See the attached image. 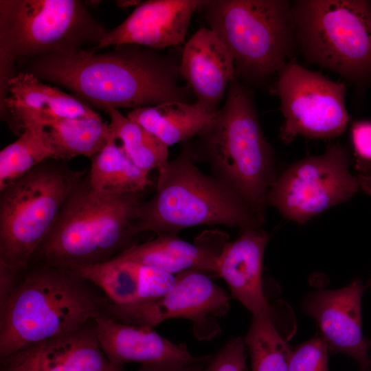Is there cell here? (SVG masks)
<instances>
[{"label":"cell","instance_id":"6da1fadb","mask_svg":"<svg viewBox=\"0 0 371 371\" xmlns=\"http://www.w3.org/2000/svg\"><path fill=\"white\" fill-rule=\"evenodd\" d=\"M21 71L62 86L104 112L189 102L190 89L179 85V63L135 44L115 45L102 53L87 48L47 55L28 61Z\"/></svg>","mask_w":371,"mask_h":371},{"label":"cell","instance_id":"7a4b0ae2","mask_svg":"<svg viewBox=\"0 0 371 371\" xmlns=\"http://www.w3.org/2000/svg\"><path fill=\"white\" fill-rule=\"evenodd\" d=\"M70 269L41 264L0 301V359L95 320L111 301Z\"/></svg>","mask_w":371,"mask_h":371},{"label":"cell","instance_id":"3957f363","mask_svg":"<svg viewBox=\"0 0 371 371\" xmlns=\"http://www.w3.org/2000/svg\"><path fill=\"white\" fill-rule=\"evenodd\" d=\"M195 162L187 141L175 159L157 169L155 193L137 214L136 234H177L199 225H222L240 231L260 227L263 221L246 202L219 179L202 172Z\"/></svg>","mask_w":371,"mask_h":371},{"label":"cell","instance_id":"277c9868","mask_svg":"<svg viewBox=\"0 0 371 371\" xmlns=\"http://www.w3.org/2000/svg\"><path fill=\"white\" fill-rule=\"evenodd\" d=\"M224 105L192 146L194 161L234 190L264 221L267 193L277 179L272 148L265 137L251 92L236 78Z\"/></svg>","mask_w":371,"mask_h":371},{"label":"cell","instance_id":"5b68a950","mask_svg":"<svg viewBox=\"0 0 371 371\" xmlns=\"http://www.w3.org/2000/svg\"><path fill=\"white\" fill-rule=\"evenodd\" d=\"M143 192L103 194L87 177L75 186L32 259L71 269L108 261L135 245V224Z\"/></svg>","mask_w":371,"mask_h":371},{"label":"cell","instance_id":"8992f818","mask_svg":"<svg viewBox=\"0 0 371 371\" xmlns=\"http://www.w3.org/2000/svg\"><path fill=\"white\" fill-rule=\"evenodd\" d=\"M107 30L79 0H0V105L30 60L95 47Z\"/></svg>","mask_w":371,"mask_h":371},{"label":"cell","instance_id":"52a82bcc","mask_svg":"<svg viewBox=\"0 0 371 371\" xmlns=\"http://www.w3.org/2000/svg\"><path fill=\"white\" fill-rule=\"evenodd\" d=\"M221 38L236 73L253 82L278 76L296 47L293 5L284 0H210L199 8Z\"/></svg>","mask_w":371,"mask_h":371},{"label":"cell","instance_id":"ba28073f","mask_svg":"<svg viewBox=\"0 0 371 371\" xmlns=\"http://www.w3.org/2000/svg\"><path fill=\"white\" fill-rule=\"evenodd\" d=\"M85 173L49 159L0 191V272L27 270Z\"/></svg>","mask_w":371,"mask_h":371},{"label":"cell","instance_id":"9c48e42d","mask_svg":"<svg viewBox=\"0 0 371 371\" xmlns=\"http://www.w3.org/2000/svg\"><path fill=\"white\" fill-rule=\"evenodd\" d=\"M296 43L310 62L360 82L371 77V4L361 0L292 3Z\"/></svg>","mask_w":371,"mask_h":371},{"label":"cell","instance_id":"30bf717a","mask_svg":"<svg viewBox=\"0 0 371 371\" xmlns=\"http://www.w3.org/2000/svg\"><path fill=\"white\" fill-rule=\"evenodd\" d=\"M359 186L358 178L349 170L348 152L337 144L291 164L277 177L266 203L284 218L304 223L349 199Z\"/></svg>","mask_w":371,"mask_h":371},{"label":"cell","instance_id":"8fae6325","mask_svg":"<svg viewBox=\"0 0 371 371\" xmlns=\"http://www.w3.org/2000/svg\"><path fill=\"white\" fill-rule=\"evenodd\" d=\"M276 77L272 91L279 97L284 117L281 141L289 144L297 135L330 139L344 131L350 116L343 82L293 62L286 64Z\"/></svg>","mask_w":371,"mask_h":371},{"label":"cell","instance_id":"7c38bea8","mask_svg":"<svg viewBox=\"0 0 371 371\" xmlns=\"http://www.w3.org/2000/svg\"><path fill=\"white\" fill-rule=\"evenodd\" d=\"M174 286L159 298L128 305L110 302L106 315L122 323L153 328L173 318L194 323L195 336L210 339L219 331L217 318L229 309L225 291L201 271L189 269L175 275Z\"/></svg>","mask_w":371,"mask_h":371},{"label":"cell","instance_id":"4fadbf2b","mask_svg":"<svg viewBox=\"0 0 371 371\" xmlns=\"http://www.w3.org/2000/svg\"><path fill=\"white\" fill-rule=\"evenodd\" d=\"M364 286L359 279L337 290L311 293L303 302L306 314L316 321L328 352L354 358L361 371H369L368 340L363 335L361 304Z\"/></svg>","mask_w":371,"mask_h":371},{"label":"cell","instance_id":"5bb4252c","mask_svg":"<svg viewBox=\"0 0 371 371\" xmlns=\"http://www.w3.org/2000/svg\"><path fill=\"white\" fill-rule=\"evenodd\" d=\"M202 0H149L141 2L117 27L107 30L95 47L135 44L154 50L182 43L194 12Z\"/></svg>","mask_w":371,"mask_h":371},{"label":"cell","instance_id":"9a60e30c","mask_svg":"<svg viewBox=\"0 0 371 371\" xmlns=\"http://www.w3.org/2000/svg\"><path fill=\"white\" fill-rule=\"evenodd\" d=\"M179 74L204 111L215 113L235 78L233 57L219 36L201 27L186 42L179 60Z\"/></svg>","mask_w":371,"mask_h":371},{"label":"cell","instance_id":"2e32d148","mask_svg":"<svg viewBox=\"0 0 371 371\" xmlns=\"http://www.w3.org/2000/svg\"><path fill=\"white\" fill-rule=\"evenodd\" d=\"M100 345L117 367L128 363L142 366L188 364L207 361L211 355L194 356L183 344H177L152 328L120 322L104 314L95 319Z\"/></svg>","mask_w":371,"mask_h":371},{"label":"cell","instance_id":"e0dca14e","mask_svg":"<svg viewBox=\"0 0 371 371\" xmlns=\"http://www.w3.org/2000/svg\"><path fill=\"white\" fill-rule=\"evenodd\" d=\"M0 113L1 118L18 136L25 124L37 117H100L92 107L76 96L21 71L9 80L8 96L0 105Z\"/></svg>","mask_w":371,"mask_h":371},{"label":"cell","instance_id":"ac0fdd59","mask_svg":"<svg viewBox=\"0 0 371 371\" xmlns=\"http://www.w3.org/2000/svg\"><path fill=\"white\" fill-rule=\"evenodd\" d=\"M70 270L93 284L111 302L120 305L159 298L176 282L174 274L117 256L99 264L76 266Z\"/></svg>","mask_w":371,"mask_h":371},{"label":"cell","instance_id":"d6986e66","mask_svg":"<svg viewBox=\"0 0 371 371\" xmlns=\"http://www.w3.org/2000/svg\"><path fill=\"white\" fill-rule=\"evenodd\" d=\"M234 240L227 242L218 260L217 276L228 285L231 297L240 302L252 315L269 312L262 286V265L269 237L260 227L240 231Z\"/></svg>","mask_w":371,"mask_h":371},{"label":"cell","instance_id":"ffe728a7","mask_svg":"<svg viewBox=\"0 0 371 371\" xmlns=\"http://www.w3.org/2000/svg\"><path fill=\"white\" fill-rule=\"evenodd\" d=\"M227 239L225 234L218 231L205 232L194 243L179 238L177 234L159 235L127 248L117 256L174 275L196 269L217 276L218 258Z\"/></svg>","mask_w":371,"mask_h":371},{"label":"cell","instance_id":"44dd1931","mask_svg":"<svg viewBox=\"0 0 371 371\" xmlns=\"http://www.w3.org/2000/svg\"><path fill=\"white\" fill-rule=\"evenodd\" d=\"M39 366L41 371H125L103 351L95 320L45 341Z\"/></svg>","mask_w":371,"mask_h":371},{"label":"cell","instance_id":"7402d4cb","mask_svg":"<svg viewBox=\"0 0 371 371\" xmlns=\"http://www.w3.org/2000/svg\"><path fill=\"white\" fill-rule=\"evenodd\" d=\"M216 113H208L195 103L170 101L133 109L126 117L170 146L199 135Z\"/></svg>","mask_w":371,"mask_h":371},{"label":"cell","instance_id":"603a6c76","mask_svg":"<svg viewBox=\"0 0 371 371\" xmlns=\"http://www.w3.org/2000/svg\"><path fill=\"white\" fill-rule=\"evenodd\" d=\"M115 141L113 136L106 146L91 158L87 176L90 188L103 194L145 192L153 185L149 172L139 168Z\"/></svg>","mask_w":371,"mask_h":371},{"label":"cell","instance_id":"cb8c5ba5","mask_svg":"<svg viewBox=\"0 0 371 371\" xmlns=\"http://www.w3.org/2000/svg\"><path fill=\"white\" fill-rule=\"evenodd\" d=\"M43 124L58 155V160L77 156L91 158L101 151L113 137L109 123L101 117L65 118L37 117L32 120Z\"/></svg>","mask_w":371,"mask_h":371},{"label":"cell","instance_id":"d4e9b609","mask_svg":"<svg viewBox=\"0 0 371 371\" xmlns=\"http://www.w3.org/2000/svg\"><path fill=\"white\" fill-rule=\"evenodd\" d=\"M49 159L58 160V155L45 126L27 123L18 139L0 151V191Z\"/></svg>","mask_w":371,"mask_h":371},{"label":"cell","instance_id":"484cf974","mask_svg":"<svg viewBox=\"0 0 371 371\" xmlns=\"http://www.w3.org/2000/svg\"><path fill=\"white\" fill-rule=\"evenodd\" d=\"M243 339L250 355L251 371H288L293 350L276 328L272 311L252 315Z\"/></svg>","mask_w":371,"mask_h":371},{"label":"cell","instance_id":"4316f807","mask_svg":"<svg viewBox=\"0 0 371 371\" xmlns=\"http://www.w3.org/2000/svg\"><path fill=\"white\" fill-rule=\"evenodd\" d=\"M105 113L110 117L113 137L121 141L124 151L139 168L150 173L168 161V146L150 132L118 109L110 108Z\"/></svg>","mask_w":371,"mask_h":371},{"label":"cell","instance_id":"83f0119b","mask_svg":"<svg viewBox=\"0 0 371 371\" xmlns=\"http://www.w3.org/2000/svg\"><path fill=\"white\" fill-rule=\"evenodd\" d=\"M328 353L324 341L315 335L292 351L288 371H329Z\"/></svg>","mask_w":371,"mask_h":371},{"label":"cell","instance_id":"f1b7e54d","mask_svg":"<svg viewBox=\"0 0 371 371\" xmlns=\"http://www.w3.org/2000/svg\"><path fill=\"white\" fill-rule=\"evenodd\" d=\"M243 338L229 339L211 356L203 371H249Z\"/></svg>","mask_w":371,"mask_h":371},{"label":"cell","instance_id":"f546056e","mask_svg":"<svg viewBox=\"0 0 371 371\" xmlns=\"http://www.w3.org/2000/svg\"><path fill=\"white\" fill-rule=\"evenodd\" d=\"M43 343L26 347L1 359L0 371H41L39 362Z\"/></svg>","mask_w":371,"mask_h":371},{"label":"cell","instance_id":"4dcf8cb0","mask_svg":"<svg viewBox=\"0 0 371 371\" xmlns=\"http://www.w3.org/2000/svg\"><path fill=\"white\" fill-rule=\"evenodd\" d=\"M352 143L357 161V167L371 164V122L358 121L351 128Z\"/></svg>","mask_w":371,"mask_h":371},{"label":"cell","instance_id":"1f68e13d","mask_svg":"<svg viewBox=\"0 0 371 371\" xmlns=\"http://www.w3.org/2000/svg\"><path fill=\"white\" fill-rule=\"evenodd\" d=\"M207 361H201L188 364L142 366L136 371H203Z\"/></svg>","mask_w":371,"mask_h":371},{"label":"cell","instance_id":"d6a6232c","mask_svg":"<svg viewBox=\"0 0 371 371\" xmlns=\"http://www.w3.org/2000/svg\"><path fill=\"white\" fill-rule=\"evenodd\" d=\"M358 180L365 191L371 194V164L363 166L359 169Z\"/></svg>","mask_w":371,"mask_h":371},{"label":"cell","instance_id":"836d02e7","mask_svg":"<svg viewBox=\"0 0 371 371\" xmlns=\"http://www.w3.org/2000/svg\"><path fill=\"white\" fill-rule=\"evenodd\" d=\"M141 3V1L137 0H122L117 1L116 4L121 8L126 9L130 7L135 6L137 7L139 4Z\"/></svg>","mask_w":371,"mask_h":371},{"label":"cell","instance_id":"e575fe53","mask_svg":"<svg viewBox=\"0 0 371 371\" xmlns=\"http://www.w3.org/2000/svg\"><path fill=\"white\" fill-rule=\"evenodd\" d=\"M370 286L371 287V279L370 280ZM368 346H371V340H368Z\"/></svg>","mask_w":371,"mask_h":371},{"label":"cell","instance_id":"d590c367","mask_svg":"<svg viewBox=\"0 0 371 371\" xmlns=\"http://www.w3.org/2000/svg\"><path fill=\"white\" fill-rule=\"evenodd\" d=\"M370 367H371V362H370Z\"/></svg>","mask_w":371,"mask_h":371}]
</instances>
